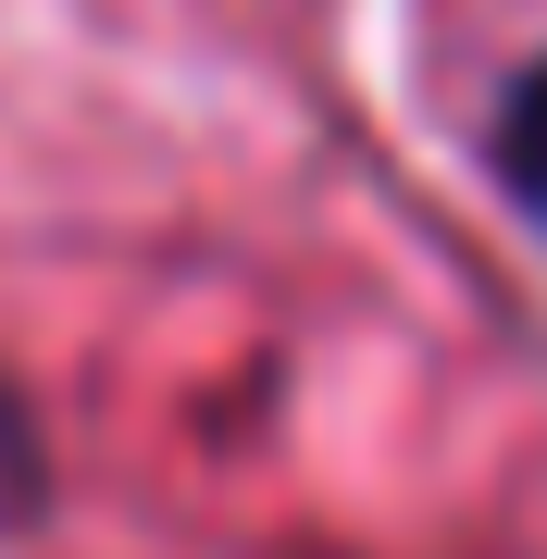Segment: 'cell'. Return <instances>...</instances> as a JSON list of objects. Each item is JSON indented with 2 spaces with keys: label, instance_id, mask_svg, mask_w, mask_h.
Wrapping results in <instances>:
<instances>
[{
  "label": "cell",
  "instance_id": "1",
  "mask_svg": "<svg viewBox=\"0 0 547 559\" xmlns=\"http://www.w3.org/2000/svg\"><path fill=\"white\" fill-rule=\"evenodd\" d=\"M498 187L523 200V224L547 237V62H523L498 100Z\"/></svg>",
  "mask_w": 547,
  "mask_h": 559
}]
</instances>
